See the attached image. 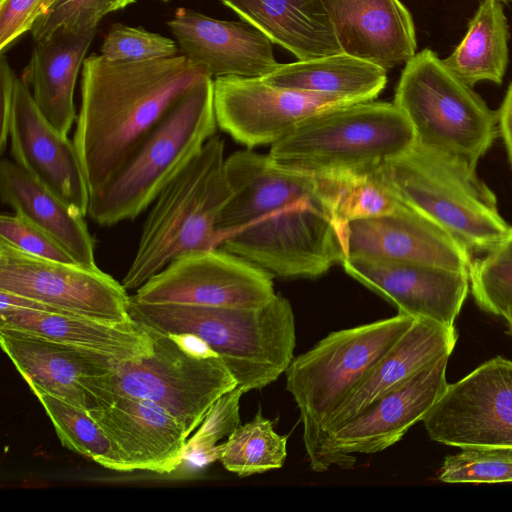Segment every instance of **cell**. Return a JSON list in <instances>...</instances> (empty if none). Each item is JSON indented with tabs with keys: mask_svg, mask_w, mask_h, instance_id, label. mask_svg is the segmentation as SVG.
Here are the masks:
<instances>
[{
	"mask_svg": "<svg viewBox=\"0 0 512 512\" xmlns=\"http://www.w3.org/2000/svg\"><path fill=\"white\" fill-rule=\"evenodd\" d=\"M245 393L237 386L211 406L198 430L187 440L182 464L201 468L219 460L218 442L228 438L240 425V399Z\"/></svg>",
	"mask_w": 512,
	"mask_h": 512,
	"instance_id": "obj_34",
	"label": "cell"
},
{
	"mask_svg": "<svg viewBox=\"0 0 512 512\" xmlns=\"http://www.w3.org/2000/svg\"><path fill=\"white\" fill-rule=\"evenodd\" d=\"M414 129L393 103L364 101L320 112L271 145L280 167L316 177L378 168L410 149Z\"/></svg>",
	"mask_w": 512,
	"mask_h": 512,
	"instance_id": "obj_8",
	"label": "cell"
},
{
	"mask_svg": "<svg viewBox=\"0 0 512 512\" xmlns=\"http://www.w3.org/2000/svg\"><path fill=\"white\" fill-rule=\"evenodd\" d=\"M162 1H169V0H162Z\"/></svg>",
	"mask_w": 512,
	"mask_h": 512,
	"instance_id": "obj_46",
	"label": "cell"
},
{
	"mask_svg": "<svg viewBox=\"0 0 512 512\" xmlns=\"http://www.w3.org/2000/svg\"><path fill=\"white\" fill-rule=\"evenodd\" d=\"M414 320L398 313L334 331L293 358L285 371L286 389L300 412L303 442L313 471L325 472L333 466L327 450V428L333 414Z\"/></svg>",
	"mask_w": 512,
	"mask_h": 512,
	"instance_id": "obj_4",
	"label": "cell"
},
{
	"mask_svg": "<svg viewBox=\"0 0 512 512\" xmlns=\"http://www.w3.org/2000/svg\"><path fill=\"white\" fill-rule=\"evenodd\" d=\"M508 22L503 1L482 0L460 44L444 60L470 86L501 84L508 65Z\"/></svg>",
	"mask_w": 512,
	"mask_h": 512,
	"instance_id": "obj_29",
	"label": "cell"
},
{
	"mask_svg": "<svg viewBox=\"0 0 512 512\" xmlns=\"http://www.w3.org/2000/svg\"><path fill=\"white\" fill-rule=\"evenodd\" d=\"M0 291L52 307L56 312L105 322L132 320L127 290L98 266L36 257L2 240Z\"/></svg>",
	"mask_w": 512,
	"mask_h": 512,
	"instance_id": "obj_11",
	"label": "cell"
},
{
	"mask_svg": "<svg viewBox=\"0 0 512 512\" xmlns=\"http://www.w3.org/2000/svg\"><path fill=\"white\" fill-rule=\"evenodd\" d=\"M498 111V128L506 146L512 167V82L509 84L503 102Z\"/></svg>",
	"mask_w": 512,
	"mask_h": 512,
	"instance_id": "obj_41",
	"label": "cell"
},
{
	"mask_svg": "<svg viewBox=\"0 0 512 512\" xmlns=\"http://www.w3.org/2000/svg\"><path fill=\"white\" fill-rule=\"evenodd\" d=\"M449 356L421 369L328 434L327 450L333 466L350 469L355 454H374L397 443L422 421L447 387Z\"/></svg>",
	"mask_w": 512,
	"mask_h": 512,
	"instance_id": "obj_15",
	"label": "cell"
},
{
	"mask_svg": "<svg viewBox=\"0 0 512 512\" xmlns=\"http://www.w3.org/2000/svg\"><path fill=\"white\" fill-rule=\"evenodd\" d=\"M297 60L341 53L322 0H219Z\"/></svg>",
	"mask_w": 512,
	"mask_h": 512,
	"instance_id": "obj_26",
	"label": "cell"
},
{
	"mask_svg": "<svg viewBox=\"0 0 512 512\" xmlns=\"http://www.w3.org/2000/svg\"><path fill=\"white\" fill-rule=\"evenodd\" d=\"M186 352L197 357H219V355L200 337L190 334H168Z\"/></svg>",
	"mask_w": 512,
	"mask_h": 512,
	"instance_id": "obj_42",
	"label": "cell"
},
{
	"mask_svg": "<svg viewBox=\"0 0 512 512\" xmlns=\"http://www.w3.org/2000/svg\"><path fill=\"white\" fill-rule=\"evenodd\" d=\"M88 411L118 449L128 472L169 474L182 465L188 435L183 425L157 404L119 396L105 408Z\"/></svg>",
	"mask_w": 512,
	"mask_h": 512,
	"instance_id": "obj_20",
	"label": "cell"
},
{
	"mask_svg": "<svg viewBox=\"0 0 512 512\" xmlns=\"http://www.w3.org/2000/svg\"><path fill=\"white\" fill-rule=\"evenodd\" d=\"M287 457V436L278 434L273 423L262 415L239 425L220 444L219 461L224 468L239 477L281 468Z\"/></svg>",
	"mask_w": 512,
	"mask_h": 512,
	"instance_id": "obj_32",
	"label": "cell"
},
{
	"mask_svg": "<svg viewBox=\"0 0 512 512\" xmlns=\"http://www.w3.org/2000/svg\"><path fill=\"white\" fill-rule=\"evenodd\" d=\"M54 2L55 0H42L38 17L45 13Z\"/></svg>",
	"mask_w": 512,
	"mask_h": 512,
	"instance_id": "obj_44",
	"label": "cell"
},
{
	"mask_svg": "<svg viewBox=\"0 0 512 512\" xmlns=\"http://www.w3.org/2000/svg\"><path fill=\"white\" fill-rule=\"evenodd\" d=\"M0 196L3 204L51 235L78 263L97 267L85 217L7 158L0 162Z\"/></svg>",
	"mask_w": 512,
	"mask_h": 512,
	"instance_id": "obj_27",
	"label": "cell"
},
{
	"mask_svg": "<svg viewBox=\"0 0 512 512\" xmlns=\"http://www.w3.org/2000/svg\"><path fill=\"white\" fill-rule=\"evenodd\" d=\"M261 79L272 86L364 102L374 100L385 88L387 70L341 52L280 64Z\"/></svg>",
	"mask_w": 512,
	"mask_h": 512,
	"instance_id": "obj_28",
	"label": "cell"
},
{
	"mask_svg": "<svg viewBox=\"0 0 512 512\" xmlns=\"http://www.w3.org/2000/svg\"><path fill=\"white\" fill-rule=\"evenodd\" d=\"M213 99L217 125L247 147L273 145L308 118L357 103L339 95L281 88L261 78L239 76L214 78Z\"/></svg>",
	"mask_w": 512,
	"mask_h": 512,
	"instance_id": "obj_14",
	"label": "cell"
},
{
	"mask_svg": "<svg viewBox=\"0 0 512 512\" xmlns=\"http://www.w3.org/2000/svg\"><path fill=\"white\" fill-rule=\"evenodd\" d=\"M343 53L385 70L416 54L413 18L400 0H322Z\"/></svg>",
	"mask_w": 512,
	"mask_h": 512,
	"instance_id": "obj_22",
	"label": "cell"
},
{
	"mask_svg": "<svg viewBox=\"0 0 512 512\" xmlns=\"http://www.w3.org/2000/svg\"><path fill=\"white\" fill-rule=\"evenodd\" d=\"M225 161L224 142L214 135L160 192L122 279L126 290H137L181 255L218 247L217 223L232 194Z\"/></svg>",
	"mask_w": 512,
	"mask_h": 512,
	"instance_id": "obj_6",
	"label": "cell"
},
{
	"mask_svg": "<svg viewBox=\"0 0 512 512\" xmlns=\"http://www.w3.org/2000/svg\"><path fill=\"white\" fill-rule=\"evenodd\" d=\"M316 178L343 240L349 222L389 214L400 204L386 185L380 166L366 172Z\"/></svg>",
	"mask_w": 512,
	"mask_h": 512,
	"instance_id": "obj_30",
	"label": "cell"
},
{
	"mask_svg": "<svg viewBox=\"0 0 512 512\" xmlns=\"http://www.w3.org/2000/svg\"><path fill=\"white\" fill-rule=\"evenodd\" d=\"M475 169L416 142L380 166L400 202L441 226L472 253L490 251L511 228L499 213L495 194Z\"/></svg>",
	"mask_w": 512,
	"mask_h": 512,
	"instance_id": "obj_7",
	"label": "cell"
},
{
	"mask_svg": "<svg viewBox=\"0 0 512 512\" xmlns=\"http://www.w3.org/2000/svg\"><path fill=\"white\" fill-rule=\"evenodd\" d=\"M345 272L415 319H429L448 327L467 297L469 272L423 264L347 257Z\"/></svg>",
	"mask_w": 512,
	"mask_h": 512,
	"instance_id": "obj_18",
	"label": "cell"
},
{
	"mask_svg": "<svg viewBox=\"0 0 512 512\" xmlns=\"http://www.w3.org/2000/svg\"><path fill=\"white\" fill-rule=\"evenodd\" d=\"M0 240L36 257L78 263L51 235L16 213L0 216Z\"/></svg>",
	"mask_w": 512,
	"mask_h": 512,
	"instance_id": "obj_38",
	"label": "cell"
},
{
	"mask_svg": "<svg viewBox=\"0 0 512 512\" xmlns=\"http://www.w3.org/2000/svg\"><path fill=\"white\" fill-rule=\"evenodd\" d=\"M394 104L410 121L416 143L475 168L499 136L498 111L428 48L405 63Z\"/></svg>",
	"mask_w": 512,
	"mask_h": 512,
	"instance_id": "obj_10",
	"label": "cell"
},
{
	"mask_svg": "<svg viewBox=\"0 0 512 512\" xmlns=\"http://www.w3.org/2000/svg\"><path fill=\"white\" fill-rule=\"evenodd\" d=\"M439 480L446 483L512 482V450L463 448L444 459Z\"/></svg>",
	"mask_w": 512,
	"mask_h": 512,
	"instance_id": "obj_35",
	"label": "cell"
},
{
	"mask_svg": "<svg viewBox=\"0 0 512 512\" xmlns=\"http://www.w3.org/2000/svg\"><path fill=\"white\" fill-rule=\"evenodd\" d=\"M422 421L445 445L512 450V360L494 357L448 384Z\"/></svg>",
	"mask_w": 512,
	"mask_h": 512,
	"instance_id": "obj_12",
	"label": "cell"
},
{
	"mask_svg": "<svg viewBox=\"0 0 512 512\" xmlns=\"http://www.w3.org/2000/svg\"><path fill=\"white\" fill-rule=\"evenodd\" d=\"M501 1L506 2V1H512V0H501Z\"/></svg>",
	"mask_w": 512,
	"mask_h": 512,
	"instance_id": "obj_45",
	"label": "cell"
},
{
	"mask_svg": "<svg viewBox=\"0 0 512 512\" xmlns=\"http://www.w3.org/2000/svg\"><path fill=\"white\" fill-rule=\"evenodd\" d=\"M276 295L272 276L221 248L181 255L131 297L148 304L256 308Z\"/></svg>",
	"mask_w": 512,
	"mask_h": 512,
	"instance_id": "obj_13",
	"label": "cell"
},
{
	"mask_svg": "<svg viewBox=\"0 0 512 512\" xmlns=\"http://www.w3.org/2000/svg\"><path fill=\"white\" fill-rule=\"evenodd\" d=\"M129 314L145 329L203 339L246 393L276 381L294 358V312L278 293L256 308L148 304L130 295Z\"/></svg>",
	"mask_w": 512,
	"mask_h": 512,
	"instance_id": "obj_3",
	"label": "cell"
},
{
	"mask_svg": "<svg viewBox=\"0 0 512 512\" xmlns=\"http://www.w3.org/2000/svg\"><path fill=\"white\" fill-rule=\"evenodd\" d=\"M42 0H0V50L3 52L22 34L30 32Z\"/></svg>",
	"mask_w": 512,
	"mask_h": 512,
	"instance_id": "obj_39",
	"label": "cell"
},
{
	"mask_svg": "<svg viewBox=\"0 0 512 512\" xmlns=\"http://www.w3.org/2000/svg\"><path fill=\"white\" fill-rule=\"evenodd\" d=\"M179 50L171 38L117 23L108 30L100 54L114 62H139L174 57Z\"/></svg>",
	"mask_w": 512,
	"mask_h": 512,
	"instance_id": "obj_37",
	"label": "cell"
},
{
	"mask_svg": "<svg viewBox=\"0 0 512 512\" xmlns=\"http://www.w3.org/2000/svg\"><path fill=\"white\" fill-rule=\"evenodd\" d=\"M213 78L190 88L90 199L88 215L100 226L133 220L199 154L217 129Z\"/></svg>",
	"mask_w": 512,
	"mask_h": 512,
	"instance_id": "obj_5",
	"label": "cell"
},
{
	"mask_svg": "<svg viewBox=\"0 0 512 512\" xmlns=\"http://www.w3.org/2000/svg\"><path fill=\"white\" fill-rule=\"evenodd\" d=\"M17 76L5 55L0 60L1 119L0 152L4 153L9 142V128L14 106Z\"/></svg>",
	"mask_w": 512,
	"mask_h": 512,
	"instance_id": "obj_40",
	"label": "cell"
},
{
	"mask_svg": "<svg viewBox=\"0 0 512 512\" xmlns=\"http://www.w3.org/2000/svg\"><path fill=\"white\" fill-rule=\"evenodd\" d=\"M12 160L86 217L90 190L73 141L60 133L42 114L31 91L17 78L9 128Z\"/></svg>",
	"mask_w": 512,
	"mask_h": 512,
	"instance_id": "obj_17",
	"label": "cell"
},
{
	"mask_svg": "<svg viewBox=\"0 0 512 512\" xmlns=\"http://www.w3.org/2000/svg\"><path fill=\"white\" fill-rule=\"evenodd\" d=\"M34 394L50 418L64 447L92 459L105 468L128 472L118 449L87 409L48 393Z\"/></svg>",
	"mask_w": 512,
	"mask_h": 512,
	"instance_id": "obj_31",
	"label": "cell"
},
{
	"mask_svg": "<svg viewBox=\"0 0 512 512\" xmlns=\"http://www.w3.org/2000/svg\"><path fill=\"white\" fill-rule=\"evenodd\" d=\"M135 2L136 0H55L36 19L30 32L33 39L38 41L59 29L82 32L97 28L107 14Z\"/></svg>",
	"mask_w": 512,
	"mask_h": 512,
	"instance_id": "obj_36",
	"label": "cell"
},
{
	"mask_svg": "<svg viewBox=\"0 0 512 512\" xmlns=\"http://www.w3.org/2000/svg\"><path fill=\"white\" fill-rule=\"evenodd\" d=\"M471 292L484 312L501 316L512 304V227L507 236L469 270Z\"/></svg>",
	"mask_w": 512,
	"mask_h": 512,
	"instance_id": "obj_33",
	"label": "cell"
},
{
	"mask_svg": "<svg viewBox=\"0 0 512 512\" xmlns=\"http://www.w3.org/2000/svg\"><path fill=\"white\" fill-rule=\"evenodd\" d=\"M97 28L82 32L59 29L35 41L21 80L44 117L68 135L77 119L74 90Z\"/></svg>",
	"mask_w": 512,
	"mask_h": 512,
	"instance_id": "obj_23",
	"label": "cell"
},
{
	"mask_svg": "<svg viewBox=\"0 0 512 512\" xmlns=\"http://www.w3.org/2000/svg\"><path fill=\"white\" fill-rule=\"evenodd\" d=\"M0 343L33 393H48L87 410L84 381L111 373L123 360L12 329L0 328Z\"/></svg>",
	"mask_w": 512,
	"mask_h": 512,
	"instance_id": "obj_21",
	"label": "cell"
},
{
	"mask_svg": "<svg viewBox=\"0 0 512 512\" xmlns=\"http://www.w3.org/2000/svg\"><path fill=\"white\" fill-rule=\"evenodd\" d=\"M225 169L232 194L217 223V248L282 278H315L346 259L315 176L250 150L231 154Z\"/></svg>",
	"mask_w": 512,
	"mask_h": 512,
	"instance_id": "obj_1",
	"label": "cell"
},
{
	"mask_svg": "<svg viewBox=\"0 0 512 512\" xmlns=\"http://www.w3.org/2000/svg\"><path fill=\"white\" fill-rule=\"evenodd\" d=\"M207 77L182 54L139 62H114L101 54L84 59L73 142L91 196L115 175L171 107Z\"/></svg>",
	"mask_w": 512,
	"mask_h": 512,
	"instance_id": "obj_2",
	"label": "cell"
},
{
	"mask_svg": "<svg viewBox=\"0 0 512 512\" xmlns=\"http://www.w3.org/2000/svg\"><path fill=\"white\" fill-rule=\"evenodd\" d=\"M167 26L181 54L211 78H262L280 63L272 42L247 22L211 18L186 7L175 10Z\"/></svg>",
	"mask_w": 512,
	"mask_h": 512,
	"instance_id": "obj_19",
	"label": "cell"
},
{
	"mask_svg": "<svg viewBox=\"0 0 512 512\" xmlns=\"http://www.w3.org/2000/svg\"><path fill=\"white\" fill-rule=\"evenodd\" d=\"M501 316L506 320L508 325V333L512 335V304L508 305L502 312Z\"/></svg>",
	"mask_w": 512,
	"mask_h": 512,
	"instance_id": "obj_43",
	"label": "cell"
},
{
	"mask_svg": "<svg viewBox=\"0 0 512 512\" xmlns=\"http://www.w3.org/2000/svg\"><path fill=\"white\" fill-rule=\"evenodd\" d=\"M456 342L455 327L429 319H415L336 410L329 421L327 435L431 362L450 356Z\"/></svg>",
	"mask_w": 512,
	"mask_h": 512,
	"instance_id": "obj_24",
	"label": "cell"
},
{
	"mask_svg": "<svg viewBox=\"0 0 512 512\" xmlns=\"http://www.w3.org/2000/svg\"><path fill=\"white\" fill-rule=\"evenodd\" d=\"M347 257L423 264L469 272L472 252L441 226L400 202L396 210L349 222Z\"/></svg>",
	"mask_w": 512,
	"mask_h": 512,
	"instance_id": "obj_16",
	"label": "cell"
},
{
	"mask_svg": "<svg viewBox=\"0 0 512 512\" xmlns=\"http://www.w3.org/2000/svg\"><path fill=\"white\" fill-rule=\"evenodd\" d=\"M0 328L134 359L149 354L152 337L135 321L105 322L63 312L0 306Z\"/></svg>",
	"mask_w": 512,
	"mask_h": 512,
	"instance_id": "obj_25",
	"label": "cell"
},
{
	"mask_svg": "<svg viewBox=\"0 0 512 512\" xmlns=\"http://www.w3.org/2000/svg\"><path fill=\"white\" fill-rule=\"evenodd\" d=\"M148 331L149 354L120 360L111 373L84 381L88 410L105 408L119 396L146 399L176 418L189 436L237 382L220 357L191 355L172 336Z\"/></svg>",
	"mask_w": 512,
	"mask_h": 512,
	"instance_id": "obj_9",
	"label": "cell"
}]
</instances>
